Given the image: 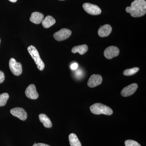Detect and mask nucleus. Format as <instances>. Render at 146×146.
I'll list each match as a JSON object with an SVG mask.
<instances>
[{"label": "nucleus", "mask_w": 146, "mask_h": 146, "mask_svg": "<svg viewBox=\"0 0 146 146\" xmlns=\"http://www.w3.org/2000/svg\"><path fill=\"white\" fill-rule=\"evenodd\" d=\"M125 11L133 17L137 18L144 16L146 13V1L145 0H135L130 7H127Z\"/></svg>", "instance_id": "obj_1"}, {"label": "nucleus", "mask_w": 146, "mask_h": 146, "mask_svg": "<svg viewBox=\"0 0 146 146\" xmlns=\"http://www.w3.org/2000/svg\"><path fill=\"white\" fill-rule=\"evenodd\" d=\"M90 110L93 114L99 115H111L113 114V110L107 106L100 103H96L90 107Z\"/></svg>", "instance_id": "obj_2"}, {"label": "nucleus", "mask_w": 146, "mask_h": 146, "mask_svg": "<svg viewBox=\"0 0 146 146\" xmlns=\"http://www.w3.org/2000/svg\"><path fill=\"white\" fill-rule=\"evenodd\" d=\"M27 50L37 65L38 69L40 71L43 70L45 68L44 63L40 58L39 52L36 48L34 46L31 45L28 47Z\"/></svg>", "instance_id": "obj_3"}, {"label": "nucleus", "mask_w": 146, "mask_h": 146, "mask_svg": "<svg viewBox=\"0 0 146 146\" xmlns=\"http://www.w3.org/2000/svg\"><path fill=\"white\" fill-rule=\"evenodd\" d=\"M9 67L11 71L14 75L19 76L23 72V67L21 63H18L13 58H11L9 61Z\"/></svg>", "instance_id": "obj_4"}, {"label": "nucleus", "mask_w": 146, "mask_h": 146, "mask_svg": "<svg viewBox=\"0 0 146 146\" xmlns=\"http://www.w3.org/2000/svg\"><path fill=\"white\" fill-rule=\"evenodd\" d=\"M72 33V31L69 29H62L59 31L55 33L53 36L55 40L60 42L68 39L71 36Z\"/></svg>", "instance_id": "obj_5"}, {"label": "nucleus", "mask_w": 146, "mask_h": 146, "mask_svg": "<svg viewBox=\"0 0 146 146\" xmlns=\"http://www.w3.org/2000/svg\"><path fill=\"white\" fill-rule=\"evenodd\" d=\"M82 7L85 11L91 15H98L102 13V10L98 6L89 3H84Z\"/></svg>", "instance_id": "obj_6"}, {"label": "nucleus", "mask_w": 146, "mask_h": 146, "mask_svg": "<svg viewBox=\"0 0 146 146\" xmlns=\"http://www.w3.org/2000/svg\"><path fill=\"white\" fill-rule=\"evenodd\" d=\"M10 113L14 117H16L22 121H25L27 118V114L23 108L16 107L11 110Z\"/></svg>", "instance_id": "obj_7"}, {"label": "nucleus", "mask_w": 146, "mask_h": 146, "mask_svg": "<svg viewBox=\"0 0 146 146\" xmlns=\"http://www.w3.org/2000/svg\"><path fill=\"white\" fill-rule=\"evenodd\" d=\"M119 54V50L117 47L115 46H110L108 47L104 51L105 57L108 59L117 56Z\"/></svg>", "instance_id": "obj_8"}, {"label": "nucleus", "mask_w": 146, "mask_h": 146, "mask_svg": "<svg viewBox=\"0 0 146 146\" xmlns=\"http://www.w3.org/2000/svg\"><path fill=\"white\" fill-rule=\"evenodd\" d=\"M137 84L133 83L126 86L121 91V95L123 97H128L133 95L138 89Z\"/></svg>", "instance_id": "obj_9"}, {"label": "nucleus", "mask_w": 146, "mask_h": 146, "mask_svg": "<svg viewBox=\"0 0 146 146\" xmlns=\"http://www.w3.org/2000/svg\"><path fill=\"white\" fill-rule=\"evenodd\" d=\"M25 93L26 96L30 99H37L39 97V94L36 91V87L34 84H30L27 87Z\"/></svg>", "instance_id": "obj_10"}, {"label": "nucleus", "mask_w": 146, "mask_h": 146, "mask_svg": "<svg viewBox=\"0 0 146 146\" xmlns=\"http://www.w3.org/2000/svg\"><path fill=\"white\" fill-rule=\"evenodd\" d=\"M102 78L98 74H93L91 76L88 81V86L91 88L96 87L102 83Z\"/></svg>", "instance_id": "obj_11"}, {"label": "nucleus", "mask_w": 146, "mask_h": 146, "mask_svg": "<svg viewBox=\"0 0 146 146\" xmlns=\"http://www.w3.org/2000/svg\"><path fill=\"white\" fill-rule=\"evenodd\" d=\"M112 28L109 25H104L100 27L98 31V34L102 37L108 36L112 32Z\"/></svg>", "instance_id": "obj_12"}, {"label": "nucleus", "mask_w": 146, "mask_h": 146, "mask_svg": "<svg viewBox=\"0 0 146 146\" xmlns=\"http://www.w3.org/2000/svg\"><path fill=\"white\" fill-rule=\"evenodd\" d=\"M43 14L38 12H34L32 13L30 18V21L35 24H39L42 23L44 19Z\"/></svg>", "instance_id": "obj_13"}, {"label": "nucleus", "mask_w": 146, "mask_h": 146, "mask_svg": "<svg viewBox=\"0 0 146 146\" xmlns=\"http://www.w3.org/2000/svg\"><path fill=\"white\" fill-rule=\"evenodd\" d=\"M42 23V25L44 28L48 29L54 25L56 21L52 16H48L43 19Z\"/></svg>", "instance_id": "obj_14"}, {"label": "nucleus", "mask_w": 146, "mask_h": 146, "mask_svg": "<svg viewBox=\"0 0 146 146\" xmlns=\"http://www.w3.org/2000/svg\"><path fill=\"white\" fill-rule=\"evenodd\" d=\"M40 122L43 124L45 127L50 128L52 127V123L49 118L44 114H41L39 116Z\"/></svg>", "instance_id": "obj_15"}, {"label": "nucleus", "mask_w": 146, "mask_h": 146, "mask_svg": "<svg viewBox=\"0 0 146 146\" xmlns=\"http://www.w3.org/2000/svg\"><path fill=\"white\" fill-rule=\"evenodd\" d=\"M88 50V46L86 44H83L73 47L72 52L73 53L78 52L80 55H83L86 53Z\"/></svg>", "instance_id": "obj_16"}, {"label": "nucleus", "mask_w": 146, "mask_h": 146, "mask_svg": "<svg viewBox=\"0 0 146 146\" xmlns=\"http://www.w3.org/2000/svg\"><path fill=\"white\" fill-rule=\"evenodd\" d=\"M69 138L71 146H82L81 143L77 136L74 133H71L69 135Z\"/></svg>", "instance_id": "obj_17"}, {"label": "nucleus", "mask_w": 146, "mask_h": 146, "mask_svg": "<svg viewBox=\"0 0 146 146\" xmlns=\"http://www.w3.org/2000/svg\"><path fill=\"white\" fill-rule=\"evenodd\" d=\"M9 95L7 93H3L0 95V107L4 106L6 104Z\"/></svg>", "instance_id": "obj_18"}, {"label": "nucleus", "mask_w": 146, "mask_h": 146, "mask_svg": "<svg viewBox=\"0 0 146 146\" xmlns=\"http://www.w3.org/2000/svg\"><path fill=\"white\" fill-rule=\"evenodd\" d=\"M139 68L137 67H135L131 68V69H127L124 71L123 72L124 75L126 76H131L133 75L136 74L139 71Z\"/></svg>", "instance_id": "obj_19"}, {"label": "nucleus", "mask_w": 146, "mask_h": 146, "mask_svg": "<svg viewBox=\"0 0 146 146\" xmlns=\"http://www.w3.org/2000/svg\"><path fill=\"white\" fill-rule=\"evenodd\" d=\"M125 146H141L136 141L131 140H127L125 142Z\"/></svg>", "instance_id": "obj_20"}, {"label": "nucleus", "mask_w": 146, "mask_h": 146, "mask_svg": "<svg viewBox=\"0 0 146 146\" xmlns=\"http://www.w3.org/2000/svg\"><path fill=\"white\" fill-rule=\"evenodd\" d=\"M5 76L4 73L2 71L0 70V84L2 83L5 80Z\"/></svg>", "instance_id": "obj_21"}, {"label": "nucleus", "mask_w": 146, "mask_h": 146, "mask_svg": "<svg viewBox=\"0 0 146 146\" xmlns=\"http://www.w3.org/2000/svg\"><path fill=\"white\" fill-rule=\"evenodd\" d=\"M78 67V65L77 63H74L71 65V68L72 70H75Z\"/></svg>", "instance_id": "obj_22"}, {"label": "nucleus", "mask_w": 146, "mask_h": 146, "mask_svg": "<svg viewBox=\"0 0 146 146\" xmlns=\"http://www.w3.org/2000/svg\"><path fill=\"white\" fill-rule=\"evenodd\" d=\"M33 146H50L49 145H47L44 143H35Z\"/></svg>", "instance_id": "obj_23"}, {"label": "nucleus", "mask_w": 146, "mask_h": 146, "mask_svg": "<svg viewBox=\"0 0 146 146\" xmlns=\"http://www.w3.org/2000/svg\"><path fill=\"white\" fill-rule=\"evenodd\" d=\"M9 1H10L11 2L16 3L17 1V0H9Z\"/></svg>", "instance_id": "obj_24"}, {"label": "nucleus", "mask_w": 146, "mask_h": 146, "mask_svg": "<svg viewBox=\"0 0 146 146\" xmlns=\"http://www.w3.org/2000/svg\"><path fill=\"white\" fill-rule=\"evenodd\" d=\"M60 1H64V0H60Z\"/></svg>", "instance_id": "obj_25"}, {"label": "nucleus", "mask_w": 146, "mask_h": 146, "mask_svg": "<svg viewBox=\"0 0 146 146\" xmlns=\"http://www.w3.org/2000/svg\"><path fill=\"white\" fill-rule=\"evenodd\" d=\"M0 43H1V39H0Z\"/></svg>", "instance_id": "obj_26"}]
</instances>
